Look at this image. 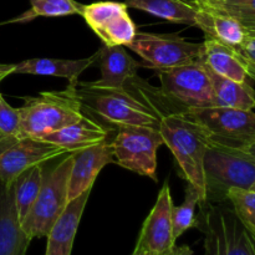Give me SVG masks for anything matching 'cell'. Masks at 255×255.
Returning <instances> with one entry per match:
<instances>
[{"label": "cell", "mask_w": 255, "mask_h": 255, "mask_svg": "<svg viewBox=\"0 0 255 255\" xmlns=\"http://www.w3.org/2000/svg\"><path fill=\"white\" fill-rule=\"evenodd\" d=\"M172 208L173 201L168 182L157 196L153 208L142 224L138 239L136 242V251L148 252L156 255H169L176 247L172 228Z\"/></svg>", "instance_id": "13"}, {"label": "cell", "mask_w": 255, "mask_h": 255, "mask_svg": "<svg viewBox=\"0 0 255 255\" xmlns=\"http://www.w3.org/2000/svg\"><path fill=\"white\" fill-rule=\"evenodd\" d=\"M247 227H248V226H247ZM248 229H249V232H251L252 237H253V241H254V243H255V229L251 228V227H248Z\"/></svg>", "instance_id": "35"}, {"label": "cell", "mask_w": 255, "mask_h": 255, "mask_svg": "<svg viewBox=\"0 0 255 255\" xmlns=\"http://www.w3.org/2000/svg\"><path fill=\"white\" fill-rule=\"evenodd\" d=\"M30 242L17 214L14 182L0 179V255H26Z\"/></svg>", "instance_id": "17"}, {"label": "cell", "mask_w": 255, "mask_h": 255, "mask_svg": "<svg viewBox=\"0 0 255 255\" xmlns=\"http://www.w3.org/2000/svg\"><path fill=\"white\" fill-rule=\"evenodd\" d=\"M72 153L66 154L54 168L44 171L42 186L29 213L21 221V227L30 241L44 238L51 231L69 203V179L71 172Z\"/></svg>", "instance_id": "4"}, {"label": "cell", "mask_w": 255, "mask_h": 255, "mask_svg": "<svg viewBox=\"0 0 255 255\" xmlns=\"http://www.w3.org/2000/svg\"><path fill=\"white\" fill-rule=\"evenodd\" d=\"M79 82V81H77ZM77 82H69L61 91H44L37 96L22 97L20 111V137L41 139L84 116Z\"/></svg>", "instance_id": "2"}, {"label": "cell", "mask_w": 255, "mask_h": 255, "mask_svg": "<svg viewBox=\"0 0 255 255\" xmlns=\"http://www.w3.org/2000/svg\"><path fill=\"white\" fill-rule=\"evenodd\" d=\"M208 71L213 85L217 107H232L241 110L255 109V91L248 81H233L211 71L209 69Z\"/></svg>", "instance_id": "22"}, {"label": "cell", "mask_w": 255, "mask_h": 255, "mask_svg": "<svg viewBox=\"0 0 255 255\" xmlns=\"http://www.w3.org/2000/svg\"><path fill=\"white\" fill-rule=\"evenodd\" d=\"M199 208L197 218L204 234L203 255H255L253 237L233 209L213 203Z\"/></svg>", "instance_id": "5"}, {"label": "cell", "mask_w": 255, "mask_h": 255, "mask_svg": "<svg viewBox=\"0 0 255 255\" xmlns=\"http://www.w3.org/2000/svg\"><path fill=\"white\" fill-rule=\"evenodd\" d=\"M238 151L243 152L244 154H247V156H249L251 158H253L255 161V142H254V143L249 144L248 147H244V148L238 149Z\"/></svg>", "instance_id": "33"}, {"label": "cell", "mask_w": 255, "mask_h": 255, "mask_svg": "<svg viewBox=\"0 0 255 255\" xmlns=\"http://www.w3.org/2000/svg\"><path fill=\"white\" fill-rule=\"evenodd\" d=\"M207 11L211 15L212 29L211 36L208 37L218 39L219 41L233 47V49L243 44L246 37L248 36V31L241 22L228 15L219 14V12L212 11V10H207Z\"/></svg>", "instance_id": "27"}, {"label": "cell", "mask_w": 255, "mask_h": 255, "mask_svg": "<svg viewBox=\"0 0 255 255\" xmlns=\"http://www.w3.org/2000/svg\"><path fill=\"white\" fill-rule=\"evenodd\" d=\"M81 16L105 46H128L137 34L125 2L107 0L82 5Z\"/></svg>", "instance_id": "11"}, {"label": "cell", "mask_w": 255, "mask_h": 255, "mask_svg": "<svg viewBox=\"0 0 255 255\" xmlns=\"http://www.w3.org/2000/svg\"><path fill=\"white\" fill-rule=\"evenodd\" d=\"M202 7L228 15L255 34V0H196Z\"/></svg>", "instance_id": "24"}, {"label": "cell", "mask_w": 255, "mask_h": 255, "mask_svg": "<svg viewBox=\"0 0 255 255\" xmlns=\"http://www.w3.org/2000/svg\"><path fill=\"white\" fill-rule=\"evenodd\" d=\"M227 201L231 202L232 209L246 226L255 229V191L231 188L227 192Z\"/></svg>", "instance_id": "28"}, {"label": "cell", "mask_w": 255, "mask_h": 255, "mask_svg": "<svg viewBox=\"0 0 255 255\" xmlns=\"http://www.w3.org/2000/svg\"><path fill=\"white\" fill-rule=\"evenodd\" d=\"M252 191H255V187H254V188H253V189H252Z\"/></svg>", "instance_id": "36"}, {"label": "cell", "mask_w": 255, "mask_h": 255, "mask_svg": "<svg viewBox=\"0 0 255 255\" xmlns=\"http://www.w3.org/2000/svg\"><path fill=\"white\" fill-rule=\"evenodd\" d=\"M158 77L162 94L178 106L187 110L217 107L211 75L202 60L158 71Z\"/></svg>", "instance_id": "8"}, {"label": "cell", "mask_w": 255, "mask_h": 255, "mask_svg": "<svg viewBox=\"0 0 255 255\" xmlns=\"http://www.w3.org/2000/svg\"><path fill=\"white\" fill-rule=\"evenodd\" d=\"M125 4L169 22L197 26L211 36V15L196 0H126Z\"/></svg>", "instance_id": "14"}, {"label": "cell", "mask_w": 255, "mask_h": 255, "mask_svg": "<svg viewBox=\"0 0 255 255\" xmlns=\"http://www.w3.org/2000/svg\"><path fill=\"white\" fill-rule=\"evenodd\" d=\"M131 255H156V254H152V253H148V252H143V251H136V249H134L133 253Z\"/></svg>", "instance_id": "34"}, {"label": "cell", "mask_w": 255, "mask_h": 255, "mask_svg": "<svg viewBox=\"0 0 255 255\" xmlns=\"http://www.w3.org/2000/svg\"><path fill=\"white\" fill-rule=\"evenodd\" d=\"M126 46H105L99 50L101 79L91 82H77L80 87L99 90H126L127 82L137 76L141 64L125 49Z\"/></svg>", "instance_id": "15"}, {"label": "cell", "mask_w": 255, "mask_h": 255, "mask_svg": "<svg viewBox=\"0 0 255 255\" xmlns=\"http://www.w3.org/2000/svg\"><path fill=\"white\" fill-rule=\"evenodd\" d=\"M148 69L167 71L202 59L203 44L189 42L178 35L138 32L128 45Z\"/></svg>", "instance_id": "10"}, {"label": "cell", "mask_w": 255, "mask_h": 255, "mask_svg": "<svg viewBox=\"0 0 255 255\" xmlns=\"http://www.w3.org/2000/svg\"><path fill=\"white\" fill-rule=\"evenodd\" d=\"M91 189L80 194L67 203L61 216L57 218L47 234V246L45 255H71L75 237L89 201Z\"/></svg>", "instance_id": "18"}, {"label": "cell", "mask_w": 255, "mask_h": 255, "mask_svg": "<svg viewBox=\"0 0 255 255\" xmlns=\"http://www.w3.org/2000/svg\"><path fill=\"white\" fill-rule=\"evenodd\" d=\"M70 154L64 147L32 137L1 138L0 137V179L14 182L25 169L36 164Z\"/></svg>", "instance_id": "12"}, {"label": "cell", "mask_w": 255, "mask_h": 255, "mask_svg": "<svg viewBox=\"0 0 255 255\" xmlns=\"http://www.w3.org/2000/svg\"><path fill=\"white\" fill-rule=\"evenodd\" d=\"M206 129L211 143L242 149L255 142V112L232 107L189 110Z\"/></svg>", "instance_id": "9"}, {"label": "cell", "mask_w": 255, "mask_h": 255, "mask_svg": "<svg viewBox=\"0 0 255 255\" xmlns=\"http://www.w3.org/2000/svg\"><path fill=\"white\" fill-rule=\"evenodd\" d=\"M110 129L91 117L82 116L79 121L42 137V141L64 147L69 153L96 146L109 138Z\"/></svg>", "instance_id": "19"}, {"label": "cell", "mask_w": 255, "mask_h": 255, "mask_svg": "<svg viewBox=\"0 0 255 255\" xmlns=\"http://www.w3.org/2000/svg\"><path fill=\"white\" fill-rule=\"evenodd\" d=\"M203 174L207 203H222L227 201V192L231 188H254L255 161L238 149L209 142Z\"/></svg>", "instance_id": "3"}, {"label": "cell", "mask_w": 255, "mask_h": 255, "mask_svg": "<svg viewBox=\"0 0 255 255\" xmlns=\"http://www.w3.org/2000/svg\"><path fill=\"white\" fill-rule=\"evenodd\" d=\"M126 90L156 115L163 144L173 153L182 177L198 192V206H206L203 161L209 144L206 129L189 110L176 105L161 90L138 76L127 82Z\"/></svg>", "instance_id": "1"}, {"label": "cell", "mask_w": 255, "mask_h": 255, "mask_svg": "<svg viewBox=\"0 0 255 255\" xmlns=\"http://www.w3.org/2000/svg\"><path fill=\"white\" fill-rule=\"evenodd\" d=\"M234 50L244 64L248 79L255 81V34L248 32V36L246 37L243 44L239 45Z\"/></svg>", "instance_id": "30"}, {"label": "cell", "mask_w": 255, "mask_h": 255, "mask_svg": "<svg viewBox=\"0 0 255 255\" xmlns=\"http://www.w3.org/2000/svg\"><path fill=\"white\" fill-rule=\"evenodd\" d=\"M30 7L26 12L11 20V22H27L40 16L57 17L67 15H81L82 4L75 0H30Z\"/></svg>", "instance_id": "25"}, {"label": "cell", "mask_w": 255, "mask_h": 255, "mask_svg": "<svg viewBox=\"0 0 255 255\" xmlns=\"http://www.w3.org/2000/svg\"><path fill=\"white\" fill-rule=\"evenodd\" d=\"M111 144L119 166L157 182V151L163 144L158 128L120 126Z\"/></svg>", "instance_id": "7"}, {"label": "cell", "mask_w": 255, "mask_h": 255, "mask_svg": "<svg viewBox=\"0 0 255 255\" xmlns=\"http://www.w3.org/2000/svg\"><path fill=\"white\" fill-rule=\"evenodd\" d=\"M82 107L111 126H148L157 128V116L127 90H99L77 85Z\"/></svg>", "instance_id": "6"}, {"label": "cell", "mask_w": 255, "mask_h": 255, "mask_svg": "<svg viewBox=\"0 0 255 255\" xmlns=\"http://www.w3.org/2000/svg\"><path fill=\"white\" fill-rule=\"evenodd\" d=\"M69 179V201L92 189L101 169L109 163H116L111 142L107 141L75 153Z\"/></svg>", "instance_id": "16"}, {"label": "cell", "mask_w": 255, "mask_h": 255, "mask_svg": "<svg viewBox=\"0 0 255 255\" xmlns=\"http://www.w3.org/2000/svg\"><path fill=\"white\" fill-rule=\"evenodd\" d=\"M202 61L211 71L233 81H248V74L236 50L214 37H206Z\"/></svg>", "instance_id": "21"}, {"label": "cell", "mask_w": 255, "mask_h": 255, "mask_svg": "<svg viewBox=\"0 0 255 255\" xmlns=\"http://www.w3.org/2000/svg\"><path fill=\"white\" fill-rule=\"evenodd\" d=\"M99 60V51L92 56L79 60L35 57L15 64L14 74L37 75L66 79L69 82H77L79 76Z\"/></svg>", "instance_id": "20"}, {"label": "cell", "mask_w": 255, "mask_h": 255, "mask_svg": "<svg viewBox=\"0 0 255 255\" xmlns=\"http://www.w3.org/2000/svg\"><path fill=\"white\" fill-rule=\"evenodd\" d=\"M14 71H15V65L0 64V82H1L5 77L9 76V75L14 74Z\"/></svg>", "instance_id": "31"}, {"label": "cell", "mask_w": 255, "mask_h": 255, "mask_svg": "<svg viewBox=\"0 0 255 255\" xmlns=\"http://www.w3.org/2000/svg\"><path fill=\"white\" fill-rule=\"evenodd\" d=\"M199 204V194L192 184H187L186 198L178 207L172 208V228L173 238H181L187 231L198 228V218L196 216V208Z\"/></svg>", "instance_id": "26"}, {"label": "cell", "mask_w": 255, "mask_h": 255, "mask_svg": "<svg viewBox=\"0 0 255 255\" xmlns=\"http://www.w3.org/2000/svg\"><path fill=\"white\" fill-rule=\"evenodd\" d=\"M0 137L20 138V111L10 106L0 94Z\"/></svg>", "instance_id": "29"}, {"label": "cell", "mask_w": 255, "mask_h": 255, "mask_svg": "<svg viewBox=\"0 0 255 255\" xmlns=\"http://www.w3.org/2000/svg\"><path fill=\"white\" fill-rule=\"evenodd\" d=\"M42 178H44V168L41 164H36V166L25 169L15 178V204H16L20 221L26 217L34 202L36 201L42 186Z\"/></svg>", "instance_id": "23"}, {"label": "cell", "mask_w": 255, "mask_h": 255, "mask_svg": "<svg viewBox=\"0 0 255 255\" xmlns=\"http://www.w3.org/2000/svg\"><path fill=\"white\" fill-rule=\"evenodd\" d=\"M169 255H193V251L188 246H176Z\"/></svg>", "instance_id": "32"}]
</instances>
